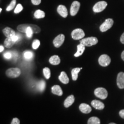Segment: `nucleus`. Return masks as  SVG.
<instances>
[{"mask_svg": "<svg viewBox=\"0 0 124 124\" xmlns=\"http://www.w3.org/2000/svg\"><path fill=\"white\" fill-rule=\"evenodd\" d=\"M94 94L96 97L102 100H105L108 95V91L105 88L98 87L94 91Z\"/></svg>", "mask_w": 124, "mask_h": 124, "instance_id": "nucleus-3", "label": "nucleus"}, {"mask_svg": "<svg viewBox=\"0 0 124 124\" xmlns=\"http://www.w3.org/2000/svg\"><path fill=\"white\" fill-rule=\"evenodd\" d=\"M99 64L102 67H106L110 64L111 59L108 55H102L98 59Z\"/></svg>", "mask_w": 124, "mask_h": 124, "instance_id": "nucleus-7", "label": "nucleus"}, {"mask_svg": "<svg viewBox=\"0 0 124 124\" xmlns=\"http://www.w3.org/2000/svg\"><path fill=\"white\" fill-rule=\"evenodd\" d=\"M15 42L12 40L11 38H7L4 41V46L6 48H10L13 46Z\"/></svg>", "mask_w": 124, "mask_h": 124, "instance_id": "nucleus-21", "label": "nucleus"}, {"mask_svg": "<svg viewBox=\"0 0 124 124\" xmlns=\"http://www.w3.org/2000/svg\"><path fill=\"white\" fill-rule=\"evenodd\" d=\"M57 11L58 13L63 17L66 18L68 16V11L66 7L63 5H60L57 8Z\"/></svg>", "mask_w": 124, "mask_h": 124, "instance_id": "nucleus-11", "label": "nucleus"}, {"mask_svg": "<svg viewBox=\"0 0 124 124\" xmlns=\"http://www.w3.org/2000/svg\"><path fill=\"white\" fill-rule=\"evenodd\" d=\"M121 58H122V59L124 61V51L122 52V54H121Z\"/></svg>", "mask_w": 124, "mask_h": 124, "instance_id": "nucleus-38", "label": "nucleus"}, {"mask_svg": "<svg viewBox=\"0 0 124 124\" xmlns=\"http://www.w3.org/2000/svg\"><path fill=\"white\" fill-rule=\"evenodd\" d=\"M80 4L78 1H74L71 4V7L70 9V13L72 16H74L78 13L79 11V9L80 8Z\"/></svg>", "mask_w": 124, "mask_h": 124, "instance_id": "nucleus-9", "label": "nucleus"}, {"mask_svg": "<svg viewBox=\"0 0 124 124\" xmlns=\"http://www.w3.org/2000/svg\"><path fill=\"white\" fill-rule=\"evenodd\" d=\"M0 52H2L3 51H4V46H0Z\"/></svg>", "mask_w": 124, "mask_h": 124, "instance_id": "nucleus-37", "label": "nucleus"}, {"mask_svg": "<svg viewBox=\"0 0 124 124\" xmlns=\"http://www.w3.org/2000/svg\"><path fill=\"white\" fill-rule=\"evenodd\" d=\"M43 74L46 79H48L51 77V71L50 69L48 67H46L43 69Z\"/></svg>", "mask_w": 124, "mask_h": 124, "instance_id": "nucleus-27", "label": "nucleus"}, {"mask_svg": "<svg viewBox=\"0 0 124 124\" xmlns=\"http://www.w3.org/2000/svg\"><path fill=\"white\" fill-rule=\"evenodd\" d=\"M52 93L54 94L57 95L58 96H62L63 95V91L61 89V87L59 85H55L52 87Z\"/></svg>", "mask_w": 124, "mask_h": 124, "instance_id": "nucleus-17", "label": "nucleus"}, {"mask_svg": "<svg viewBox=\"0 0 124 124\" xmlns=\"http://www.w3.org/2000/svg\"><path fill=\"white\" fill-rule=\"evenodd\" d=\"M20 120H18L17 118H14L12 120L11 124H20Z\"/></svg>", "mask_w": 124, "mask_h": 124, "instance_id": "nucleus-33", "label": "nucleus"}, {"mask_svg": "<svg viewBox=\"0 0 124 124\" xmlns=\"http://www.w3.org/2000/svg\"><path fill=\"white\" fill-rule=\"evenodd\" d=\"M28 27L27 28V31H26V35L28 38H31L33 35V33H34L33 30H32V28H31V24H28Z\"/></svg>", "mask_w": 124, "mask_h": 124, "instance_id": "nucleus-26", "label": "nucleus"}, {"mask_svg": "<svg viewBox=\"0 0 124 124\" xmlns=\"http://www.w3.org/2000/svg\"><path fill=\"white\" fill-rule=\"evenodd\" d=\"M4 56L5 58L7 59H10L12 57V54L10 52H7L4 54Z\"/></svg>", "mask_w": 124, "mask_h": 124, "instance_id": "nucleus-32", "label": "nucleus"}, {"mask_svg": "<svg viewBox=\"0 0 124 124\" xmlns=\"http://www.w3.org/2000/svg\"><path fill=\"white\" fill-rule=\"evenodd\" d=\"M79 110L81 112L85 114H88L91 111V108L86 103H81L79 106Z\"/></svg>", "mask_w": 124, "mask_h": 124, "instance_id": "nucleus-14", "label": "nucleus"}, {"mask_svg": "<svg viewBox=\"0 0 124 124\" xmlns=\"http://www.w3.org/2000/svg\"><path fill=\"white\" fill-rule=\"evenodd\" d=\"M40 41L39 40L36 39V40H35L33 41V43H32V48L34 49H38L39 48V46H40Z\"/></svg>", "mask_w": 124, "mask_h": 124, "instance_id": "nucleus-31", "label": "nucleus"}, {"mask_svg": "<svg viewBox=\"0 0 124 124\" xmlns=\"http://www.w3.org/2000/svg\"><path fill=\"white\" fill-rule=\"evenodd\" d=\"M100 120L97 117H92L88 120L87 124H100Z\"/></svg>", "mask_w": 124, "mask_h": 124, "instance_id": "nucleus-23", "label": "nucleus"}, {"mask_svg": "<svg viewBox=\"0 0 124 124\" xmlns=\"http://www.w3.org/2000/svg\"><path fill=\"white\" fill-rule=\"evenodd\" d=\"M85 33L82 29L77 28L74 29L71 33V37L74 40H80L85 37Z\"/></svg>", "mask_w": 124, "mask_h": 124, "instance_id": "nucleus-5", "label": "nucleus"}, {"mask_svg": "<svg viewBox=\"0 0 124 124\" xmlns=\"http://www.w3.org/2000/svg\"><path fill=\"white\" fill-rule=\"evenodd\" d=\"M85 46L84 45L80 44L78 45L77 46V52L74 54V56L75 57H79L81 56L83 54V52L85 50Z\"/></svg>", "mask_w": 124, "mask_h": 124, "instance_id": "nucleus-18", "label": "nucleus"}, {"mask_svg": "<svg viewBox=\"0 0 124 124\" xmlns=\"http://www.w3.org/2000/svg\"><path fill=\"white\" fill-rule=\"evenodd\" d=\"M0 12H2V8H0Z\"/></svg>", "mask_w": 124, "mask_h": 124, "instance_id": "nucleus-40", "label": "nucleus"}, {"mask_svg": "<svg viewBox=\"0 0 124 124\" xmlns=\"http://www.w3.org/2000/svg\"><path fill=\"white\" fill-rule=\"evenodd\" d=\"M117 84L120 89H124V73L123 72H121L118 74L117 78Z\"/></svg>", "mask_w": 124, "mask_h": 124, "instance_id": "nucleus-10", "label": "nucleus"}, {"mask_svg": "<svg viewBox=\"0 0 124 124\" xmlns=\"http://www.w3.org/2000/svg\"><path fill=\"white\" fill-rule=\"evenodd\" d=\"M6 75L10 78H16L21 75V70L18 68H10L6 71Z\"/></svg>", "mask_w": 124, "mask_h": 124, "instance_id": "nucleus-2", "label": "nucleus"}, {"mask_svg": "<svg viewBox=\"0 0 124 124\" xmlns=\"http://www.w3.org/2000/svg\"><path fill=\"white\" fill-rule=\"evenodd\" d=\"M119 115H120V116L122 118L124 119V109L121 110L120 111V112H119Z\"/></svg>", "mask_w": 124, "mask_h": 124, "instance_id": "nucleus-35", "label": "nucleus"}, {"mask_svg": "<svg viewBox=\"0 0 124 124\" xmlns=\"http://www.w3.org/2000/svg\"><path fill=\"white\" fill-rule=\"evenodd\" d=\"M38 88L39 90L41 91V92H43V91H44L45 88H46V82H45L44 80H40L38 84Z\"/></svg>", "mask_w": 124, "mask_h": 124, "instance_id": "nucleus-24", "label": "nucleus"}, {"mask_svg": "<svg viewBox=\"0 0 124 124\" xmlns=\"http://www.w3.org/2000/svg\"><path fill=\"white\" fill-rule=\"evenodd\" d=\"M23 9V7L22 5L20 4H18L16 6V7L15 10H14V12H15V13H16V14H18V13H19L20 12H21V11H22Z\"/></svg>", "mask_w": 124, "mask_h": 124, "instance_id": "nucleus-30", "label": "nucleus"}, {"mask_svg": "<svg viewBox=\"0 0 124 124\" xmlns=\"http://www.w3.org/2000/svg\"><path fill=\"white\" fill-rule=\"evenodd\" d=\"M59 79L64 84H67L69 83V78L64 71H62L60 75L59 76Z\"/></svg>", "mask_w": 124, "mask_h": 124, "instance_id": "nucleus-16", "label": "nucleus"}, {"mask_svg": "<svg viewBox=\"0 0 124 124\" xmlns=\"http://www.w3.org/2000/svg\"><path fill=\"white\" fill-rule=\"evenodd\" d=\"M120 41H121V42L122 43V44H124V33L121 35V36Z\"/></svg>", "mask_w": 124, "mask_h": 124, "instance_id": "nucleus-36", "label": "nucleus"}, {"mask_svg": "<svg viewBox=\"0 0 124 124\" xmlns=\"http://www.w3.org/2000/svg\"><path fill=\"white\" fill-rule=\"evenodd\" d=\"M82 68H75L71 70V75H72V80H77L78 77V74L80 71V70H82Z\"/></svg>", "mask_w": 124, "mask_h": 124, "instance_id": "nucleus-20", "label": "nucleus"}, {"mask_svg": "<svg viewBox=\"0 0 124 124\" xmlns=\"http://www.w3.org/2000/svg\"><path fill=\"white\" fill-rule=\"evenodd\" d=\"M65 36L63 34H60L55 38L53 41V44L56 48H59L64 41Z\"/></svg>", "mask_w": 124, "mask_h": 124, "instance_id": "nucleus-8", "label": "nucleus"}, {"mask_svg": "<svg viewBox=\"0 0 124 124\" xmlns=\"http://www.w3.org/2000/svg\"><path fill=\"white\" fill-rule=\"evenodd\" d=\"M109 124H116L115 123H113V122H111V123H110Z\"/></svg>", "mask_w": 124, "mask_h": 124, "instance_id": "nucleus-39", "label": "nucleus"}, {"mask_svg": "<svg viewBox=\"0 0 124 124\" xmlns=\"http://www.w3.org/2000/svg\"><path fill=\"white\" fill-rule=\"evenodd\" d=\"M49 62L52 65H58L60 63V59L58 55H54L49 58Z\"/></svg>", "mask_w": 124, "mask_h": 124, "instance_id": "nucleus-19", "label": "nucleus"}, {"mask_svg": "<svg viewBox=\"0 0 124 124\" xmlns=\"http://www.w3.org/2000/svg\"><path fill=\"white\" fill-rule=\"evenodd\" d=\"M98 42V40L95 37H90L80 40V44L84 45L86 46H91L97 44Z\"/></svg>", "mask_w": 124, "mask_h": 124, "instance_id": "nucleus-1", "label": "nucleus"}, {"mask_svg": "<svg viewBox=\"0 0 124 124\" xmlns=\"http://www.w3.org/2000/svg\"><path fill=\"white\" fill-rule=\"evenodd\" d=\"M107 5L108 4L105 1H100L94 5L93 10L95 13H100L105 10Z\"/></svg>", "mask_w": 124, "mask_h": 124, "instance_id": "nucleus-6", "label": "nucleus"}, {"mask_svg": "<svg viewBox=\"0 0 124 124\" xmlns=\"http://www.w3.org/2000/svg\"><path fill=\"white\" fill-rule=\"evenodd\" d=\"M2 32L7 38H12L13 36L16 35L15 31L9 27H6L3 29Z\"/></svg>", "mask_w": 124, "mask_h": 124, "instance_id": "nucleus-12", "label": "nucleus"}, {"mask_svg": "<svg viewBox=\"0 0 124 124\" xmlns=\"http://www.w3.org/2000/svg\"><path fill=\"white\" fill-rule=\"evenodd\" d=\"M114 24V21L111 18H108L105 21V22L102 23L101 25L100 26V29L102 32H106L108 29H110L112 27Z\"/></svg>", "mask_w": 124, "mask_h": 124, "instance_id": "nucleus-4", "label": "nucleus"}, {"mask_svg": "<svg viewBox=\"0 0 124 124\" xmlns=\"http://www.w3.org/2000/svg\"><path fill=\"white\" fill-rule=\"evenodd\" d=\"M34 17L37 19H39V18H43L45 17V13L42 10L38 9L34 13Z\"/></svg>", "mask_w": 124, "mask_h": 124, "instance_id": "nucleus-22", "label": "nucleus"}, {"mask_svg": "<svg viewBox=\"0 0 124 124\" xmlns=\"http://www.w3.org/2000/svg\"><path fill=\"white\" fill-rule=\"evenodd\" d=\"M74 101H75V98H74V96L73 95H71L69 96V97L65 100L64 102V107L66 108H69L70 106L73 104Z\"/></svg>", "mask_w": 124, "mask_h": 124, "instance_id": "nucleus-15", "label": "nucleus"}, {"mask_svg": "<svg viewBox=\"0 0 124 124\" xmlns=\"http://www.w3.org/2000/svg\"><path fill=\"white\" fill-rule=\"evenodd\" d=\"M16 4V0H12L9 6L7 8V11H10L15 8Z\"/></svg>", "mask_w": 124, "mask_h": 124, "instance_id": "nucleus-29", "label": "nucleus"}, {"mask_svg": "<svg viewBox=\"0 0 124 124\" xmlns=\"http://www.w3.org/2000/svg\"><path fill=\"white\" fill-rule=\"evenodd\" d=\"M28 27V24H21L19 25L17 27V30L20 32L25 33Z\"/></svg>", "mask_w": 124, "mask_h": 124, "instance_id": "nucleus-25", "label": "nucleus"}, {"mask_svg": "<svg viewBox=\"0 0 124 124\" xmlns=\"http://www.w3.org/2000/svg\"><path fill=\"white\" fill-rule=\"evenodd\" d=\"M32 3L35 5H38L41 3V0H31Z\"/></svg>", "mask_w": 124, "mask_h": 124, "instance_id": "nucleus-34", "label": "nucleus"}, {"mask_svg": "<svg viewBox=\"0 0 124 124\" xmlns=\"http://www.w3.org/2000/svg\"><path fill=\"white\" fill-rule=\"evenodd\" d=\"M24 58L27 59H31V58H33V53L32 51H25L24 54Z\"/></svg>", "mask_w": 124, "mask_h": 124, "instance_id": "nucleus-28", "label": "nucleus"}, {"mask_svg": "<svg viewBox=\"0 0 124 124\" xmlns=\"http://www.w3.org/2000/svg\"><path fill=\"white\" fill-rule=\"evenodd\" d=\"M93 107L97 110H102L105 108V105L103 102L98 100H93L91 103Z\"/></svg>", "mask_w": 124, "mask_h": 124, "instance_id": "nucleus-13", "label": "nucleus"}]
</instances>
